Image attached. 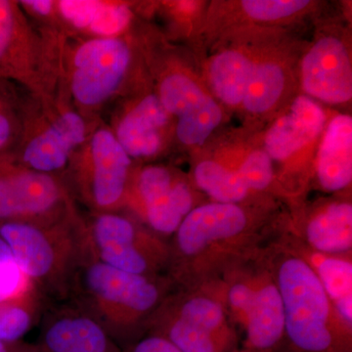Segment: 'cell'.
<instances>
[{
    "label": "cell",
    "mask_w": 352,
    "mask_h": 352,
    "mask_svg": "<svg viewBox=\"0 0 352 352\" xmlns=\"http://www.w3.org/2000/svg\"><path fill=\"white\" fill-rule=\"evenodd\" d=\"M285 229L252 214L244 204H201L168 240V277L182 287L212 281L232 264L264 249Z\"/></svg>",
    "instance_id": "cell-1"
},
{
    "label": "cell",
    "mask_w": 352,
    "mask_h": 352,
    "mask_svg": "<svg viewBox=\"0 0 352 352\" xmlns=\"http://www.w3.org/2000/svg\"><path fill=\"white\" fill-rule=\"evenodd\" d=\"M283 302L285 344L292 352H352V326L340 317L318 278L283 238L265 249Z\"/></svg>",
    "instance_id": "cell-2"
},
{
    "label": "cell",
    "mask_w": 352,
    "mask_h": 352,
    "mask_svg": "<svg viewBox=\"0 0 352 352\" xmlns=\"http://www.w3.org/2000/svg\"><path fill=\"white\" fill-rule=\"evenodd\" d=\"M68 302L46 314L38 352H122L94 317Z\"/></svg>",
    "instance_id": "cell-15"
},
{
    "label": "cell",
    "mask_w": 352,
    "mask_h": 352,
    "mask_svg": "<svg viewBox=\"0 0 352 352\" xmlns=\"http://www.w3.org/2000/svg\"><path fill=\"white\" fill-rule=\"evenodd\" d=\"M283 238L314 270L340 317L352 326V252L333 254L314 251L286 230Z\"/></svg>",
    "instance_id": "cell-20"
},
{
    "label": "cell",
    "mask_w": 352,
    "mask_h": 352,
    "mask_svg": "<svg viewBox=\"0 0 352 352\" xmlns=\"http://www.w3.org/2000/svg\"><path fill=\"white\" fill-rule=\"evenodd\" d=\"M127 204L135 208L148 229L166 241L197 207L189 182L163 166H145L131 175Z\"/></svg>",
    "instance_id": "cell-11"
},
{
    "label": "cell",
    "mask_w": 352,
    "mask_h": 352,
    "mask_svg": "<svg viewBox=\"0 0 352 352\" xmlns=\"http://www.w3.org/2000/svg\"><path fill=\"white\" fill-rule=\"evenodd\" d=\"M12 98L6 85L0 83V155L8 154L7 151L20 133L19 120Z\"/></svg>",
    "instance_id": "cell-30"
},
{
    "label": "cell",
    "mask_w": 352,
    "mask_h": 352,
    "mask_svg": "<svg viewBox=\"0 0 352 352\" xmlns=\"http://www.w3.org/2000/svg\"><path fill=\"white\" fill-rule=\"evenodd\" d=\"M175 284L168 276L150 277L112 267L90 252L76 271L69 300L94 317L113 340L144 333Z\"/></svg>",
    "instance_id": "cell-3"
},
{
    "label": "cell",
    "mask_w": 352,
    "mask_h": 352,
    "mask_svg": "<svg viewBox=\"0 0 352 352\" xmlns=\"http://www.w3.org/2000/svg\"><path fill=\"white\" fill-rule=\"evenodd\" d=\"M326 113L307 95L296 97L288 112L275 120L264 139L271 160L285 161L311 143L324 129Z\"/></svg>",
    "instance_id": "cell-18"
},
{
    "label": "cell",
    "mask_w": 352,
    "mask_h": 352,
    "mask_svg": "<svg viewBox=\"0 0 352 352\" xmlns=\"http://www.w3.org/2000/svg\"><path fill=\"white\" fill-rule=\"evenodd\" d=\"M27 284L8 245L0 237V305L19 295Z\"/></svg>",
    "instance_id": "cell-29"
},
{
    "label": "cell",
    "mask_w": 352,
    "mask_h": 352,
    "mask_svg": "<svg viewBox=\"0 0 352 352\" xmlns=\"http://www.w3.org/2000/svg\"><path fill=\"white\" fill-rule=\"evenodd\" d=\"M286 231L314 251L351 254V201L340 199L321 204L302 220L287 226Z\"/></svg>",
    "instance_id": "cell-16"
},
{
    "label": "cell",
    "mask_w": 352,
    "mask_h": 352,
    "mask_svg": "<svg viewBox=\"0 0 352 352\" xmlns=\"http://www.w3.org/2000/svg\"><path fill=\"white\" fill-rule=\"evenodd\" d=\"M236 170L252 194L266 191L274 178L272 160L263 150L252 152Z\"/></svg>",
    "instance_id": "cell-28"
},
{
    "label": "cell",
    "mask_w": 352,
    "mask_h": 352,
    "mask_svg": "<svg viewBox=\"0 0 352 352\" xmlns=\"http://www.w3.org/2000/svg\"><path fill=\"white\" fill-rule=\"evenodd\" d=\"M254 65L239 50H226L215 55L208 67V80L222 103L229 107L242 106Z\"/></svg>",
    "instance_id": "cell-23"
},
{
    "label": "cell",
    "mask_w": 352,
    "mask_h": 352,
    "mask_svg": "<svg viewBox=\"0 0 352 352\" xmlns=\"http://www.w3.org/2000/svg\"><path fill=\"white\" fill-rule=\"evenodd\" d=\"M286 87V72L275 61L254 65L252 78L242 106L248 113L263 115L270 112L281 99Z\"/></svg>",
    "instance_id": "cell-26"
},
{
    "label": "cell",
    "mask_w": 352,
    "mask_h": 352,
    "mask_svg": "<svg viewBox=\"0 0 352 352\" xmlns=\"http://www.w3.org/2000/svg\"><path fill=\"white\" fill-rule=\"evenodd\" d=\"M277 352H281V351H277ZM288 352H292V351H289Z\"/></svg>",
    "instance_id": "cell-34"
},
{
    "label": "cell",
    "mask_w": 352,
    "mask_h": 352,
    "mask_svg": "<svg viewBox=\"0 0 352 352\" xmlns=\"http://www.w3.org/2000/svg\"><path fill=\"white\" fill-rule=\"evenodd\" d=\"M76 217L60 178L25 168L9 154L0 155V223L51 226Z\"/></svg>",
    "instance_id": "cell-8"
},
{
    "label": "cell",
    "mask_w": 352,
    "mask_h": 352,
    "mask_svg": "<svg viewBox=\"0 0 352 352\" xmlns=\"http://www.w3.org/2000/svg\"><path fill=\"white\" fill-rule=\"evenodd\" d=\"M124 352H182L170 342L157 333L145 332Z\"/></svg>",
    "instance_id": "cell-31"
},
{
    "label": "cell",
    "mask_w": 352,
    "mask_h": 352,
    "mask_svg": "<svg viewBox=\"0 0 352 352\" xmlns=\"http://www.w3.org/2000/svg\"><path fill=\"white\" fill-rule=\"evenodd\" d=\"M94 258L117 270L150 277L168 276V241L119 212H94L85 221Z\"/></svg>",
    "instance_id": "cell-7"
},
{
    "label": "cell",
    "mask_w": 352,
    "mask_h": 352,
    "mask_svg": "<svg viewBox=\"0 0 352 352\" xmlns=\"http://www.w3.org/2000/svg\"><path fill=\"white\" fill-rule=\"evenodd\" d=\"M87 139L73 175L74 186L94 212H119L126 205L131 159L112 129L99 127Z\"/></svg>",
    "instance_id": "cell-9"
},
{
    "label": "cell",
    "mask_w": 352,
    "mask_h": 352,
    "mask_svg": "<svg viewBox=\"0 0 352 352\" xmlns=\"http://www.w3.org/2000/svg\"><path fill=\"white\" fill-rule=\"evenodd\" d=\"M309 6V1L303 0H247L241 2L245 15L259 22L289 19Z\"/></svg>",
    "instance_id": "cell-27"
},
{
    "label": "cell",
    "mask_w": 352,
    "mask_h": 352,
    "mask_svg": "<svg viewBox=\"0 0 352 352\" xmlns=\"http://www.w3.org/2000/svg\"><path fill=\"white\" fill-rule=\"evenodd\" d=\"M194 180L197 187L215 203L241 205L252 195L237 170L210 160L197 164Z\"/></svg>",
    "instance_id": "cell-25"
},
{
    "label": "cell",
    "mask_w": 352,
    "mask_h": 352,
    "mask_svg": "<svg viewBox=\"0 0 352 352\" xmlns=\"http://www.w3.org/2000/svg\"><path fill=\"white\" fill-rule=\"evenodd\" d=\"M45 302L47 300L28 281L19 295L0 305V340L19 342L41 318Z\"/></svg>",
    "instance_id": "cell-24"
},
{
    "label": "cell",
    "mask_w": 352,
    "mask_h": 352,
    "mask_svg": "<svg viewBox=\"0 0 352 352\" xmlns=\"http://www.w3.org/2000/svg\"><path fill=\"white\" fill-rule=\"evenodd\" d=\"M307 96L339 105L352 97V68L349 50L336 36L319 38L305 53L300 65Z\"/></svg>",
    "instance_id": "cell-14"
},
{
    "label": "cell",
    "mask_w": 352,
    "mask_h": 352,
    "mask_svg": "<svg viewBox=\"0 0 352 352\" xmlns=\"http://www.w3.org/2000/svg\"><path fill=\"white\" fill-rule=\"evenodd\" d=\"M157 96L166 112L177 118L176 135L182 144L203 145L221 122L219 104L184 74L164 76Z\"/></svg>",
    "instance_id": "cell-12"
},
{
    "label": "cell",
    "mask_w": 352,
    "mask_h": 352,
    "mask_svg": "<svg viewBox=\"0 0 352 352\" xmlns=\"http://www.w3.org/2000/svg\"><path fill=\"white\" fill-rule=\"evenodd\" d=\"M0 352H38V347L19 342H6L0 340Z\"/></svg>",
    "instance_id": "cell-33"
},
{
    "label": "cell",
    "mask_w": 352,
    "mask_h": 352,
    "mask_svg": "<svg viewBox=\"0 0 352 352\" xmlns=\"http://www.w3.org/2000/svg\"><path fill=\"white\" fill-rule=\"evenodd\" d=\"M266 247L212 280L239 333L240 352H277L285 344L283 302Z\"/></svg>",
    "instance_id": "cell-4"
},
{
    "label": "cell",
    "mask_w": 352,
    "mask_h": 352,
    "mask_svg": "<svg viewBox=\"0 0 352 352\" xmlns=\"http://www.w3.org/2000/svg\"><path fill=\"white\" fill-rule=\"evenodd\" d=\"M182 352H240V337L214 282L175 286L147 322Z\"/></svg>",
    "instance_id": "cell-6"
},
{
    "label": "cell",
    "mask_w": 352,
    "mask_h": 352,
    "mask_svg": "<svg viewBox=\"0 0 352 352\" xmlns=\"http://www.w3.org/2000/svg\"><path fill=\"white\" fill-rule=\"evenodd\" d=\"M131 64L124 39L92 38L78 45L69 65V90L76 103L87 110L105 105L120 91Z\"/></svg>",
    "instance_id": "cell-10"
},
{
    "label": "cell",
    "mask_w": 352,
    "mask_h": 352,
    "mask_svg": "<svg viewBox=\"0 0 352 352\" xmlns=\"http://www.w3.org/2000/svg\"><path fill=\"white\" fill-rule=\"evenodd\" d=\"M319 187L329 193L342 192L352 182V118L338 115L324 132L316 159Z\"/></svg>",
    "instance_id": "cell-19"
},
{
    "label": "cell",
    "mask_w": 352,
    "mask_h": 352,
    "mask_svg": "<svg viewBox=\"0 0 352 352\" xmlns=\"http://www.w3.org/2000/svg\"><path fill=\"white\" fill-rule=\"evenodd\" d=\"M0 237L28 281L46 300H69L76 271L89 250L80 217L51 224L0 223Z\"/></svg>",
    "instance_id": "cell-5"
},
{
    "label": "cell",
    "mask_w": 352,
    "mask_h": 352,
    "mask_svg": "<svg viewBox=\"0 0 352 352\" xmlns=\"http://www.w3.org/2000/svg\"><path fill=\"white\" fill-rule=\"evenodd\" d=\"M88 138V126L80 113L65 110L25 138L21 149V166L38 173L56 175L73 162Z\"/></svg>",
    "instance_id": "cell-13"
},
{
    "label": "cell",
    "mask_w": 352,
    "mask_h": 352,
    "mask_svg": "<svg viewBox=\"0 0 352 352\" xmlns=\"http://www.w3.org/2000/svg\"><path fill=\"white\" fill-rule=\"evenodd\" d=\"M170 120L159 96L146 95L120 118L112 131L131 160L149 159L161 151Z\"/></svg>",
    "instance_id": "cell-17"
},
{
    "label": "cell",
    "mask_w": 352,
    "mask_h": 352,
    "mask_svg": "<svg viewBox=\"0 0 352 352\" xmlns=\"http://www.w3.org/2000/svg\"><path fill=\"white\" fill-rule=\"evenodd\" d=\"M61 17L74 29L95 38H117L131 20L129 6L95 0H62L56 3Z\"/></svg>",
    "instance_id": "cell-22"
},
{
    "label": "cell",
    "mask_w": 352,
    "mask_h": 352,
    "mask_svg": "<svg viewBox=\"0 0 352 352\" xmlns=\"http://www.w3.org/2000/svg\"><path fill=\"white\" fill-rule=\"evenodd\" d=\"M21 6L38 17H48L56 10V2L48 0H31V1L20 2Z\"/></svg>",
    "instance_id": "cell-32"
},
{
    "label": "cell",
    "mask_w": 352,
    "mask_h": 352,
    "mask_svg": "<svg viewBox=\"0 0 352 352\" xmlns=\"http://www.w3.org/2000/svg\"><path fill=\"white\" fill-rule=\"evenodd\" d=\"M31 71V34L20 4L0 0V80L28 82Z\"/></svg>",
    "instance_id": "cell-21"
}]
</instances>
